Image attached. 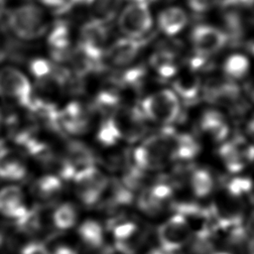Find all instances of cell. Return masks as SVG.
<instances>
[{"mask_svg":"<svg viewBox=\"0 0 254 254\" xmlns=\"http://www.w3.org/2000/svg\"><path fill=\"white\" fill-rule=\"evenodd\" d=\"M140 111L152 121L170 124L180 115V100L173 90L161 89L143 99Z\"/></svg>","mask_w":254,"mask_h":254,"instance_id":"4","label":"cell"},{"mask_svg":"<svg viewBox=\"0 0 254 254\" xmlns=\"http://www.w3.org/2000/svg\"><path fill=\"white\" fill-rule=\"evenodd\" d=\"M199 152V144L190 134L175 132L171 140L170 159L178 161H190Z\"/></svg>","mask_w":254,"mask_h":254,"instance_id":"20","label":"cell"},{"mask_svg":"<svg viewBox=\"0 0 254 254\" xmlns=\"http://www.w3.org/2000/svg\"><path fill=\"white\" fill-rule=\"evenodd\" d=\"M150 254H175V253H170V252H166V251H164V250H162V249H155V250H152L151 252H150Z\"/></svg>","mask_w":254,"mask_h":254,"instance_id":"40","label":"cell"},{"mask_svg":"<svg viewBox=\"0 0 254 254\" xmlns=\"http://www.w3.org/2000/svg\"><path fill=\"white\" fill-rule=\"evenodd\" d=\"M191 232L186 220L178 213L170 217L158 229V240L160 249L175 253L190 240Z\"/></svg>","mask_w":254,"mask_h":254,"instance_id":"7","label":"cell"},{"mask_svg":"<svg viewBox=\"0 0 254 254\" xmlns=\"http://www.w3.org/2000/svg\"><path fill=\"white\" fill-rule=\"evenodd\" d=\"M3 243H4V235H3L2 231L0 230V247L3 245Z\"/></svg>","mask_w":254,"mask_h":254,"instance_id":"41","label":"cell"},{"mask_svg":"<svg viewBox=\"0 0 254 254\" xmlns=\"http://www.w3.org/2000/svg\"><path fill=\"white\" fill-rule=\"evenodd\" d=\"M199 127L203 133L216 142L223 141L229 132L228 125L222 114L215 110H207L202 114Z\"/></svg>","mask_w":254,"mask_h":254,"instance_id":"21","label":"cell"},{"mask_svg":"<svg viewBox=\"0 0 254 254\" xmlns=\"http://www.w3.org/2000/svg\"><path fill=\"white\" fill-rule=\"evenodd\" d=\"M121 139V134L119 129L114 122L113 118L110 117L104 120L97 132V140L103 146H112L115 145Z\"/></svg>","mask_w":254,"mask_h":254,"instance_id":"31","label":"cell"},{"mask_svg":"<svg viewBox=\"0 0 254 254\" xmlns=\"http://www.w3.org/2000/svg\"><path fill=\"white\" fill-rule=\"evenodd\" d=\"M143 47L140 39L121 38L115 41L106 51V59L110 65L125 67L133 63Z\"/></svg>","mask_w":254,"mask_h":254,"instance_id":"11","label":"cell"},{"mask_svg":"<svg viewBox=\"0 0 254 254\" xmlns=\"http://www.w3.org/2000/svg\"><path fill=\"white\" fill-rule=\"evenodd\" d=\"M174 133L172 128L167 127L160 133L147 138L134 151L136 167L143 171H151L164 166L170 158L171 140Z\"/></svg>","mask_w":254,"mask_h":254,"instance_id":"3","label":"cell"},{"mask_svg":"<svg viewBox=\"0 0 254 254\" xmlns=\"http://www.w3.org/2000/svg\"><path fill=\"white\" fill-rule=\"evenodd\" d=\"M191 44L195 57L205 59L219 52L227 42V36L211 25H198L191 33Z\"/></svg>","mask_w":254,"mask_h":254,"instance_id":"10","label":"cell"},{"mask_svg":"<svg viewBox=\"0 0 254 254\" xmlns=\"http://www.w3.org/2000/svg\"><path fill=\"white\" fill-rule=\"evenodd\" d=\"M78 234L89 248H99L103 244V230L97 221L91 219L83 221L78 228Z\"/></svg>","mask_w":254,"mask_h":254,"instance_id":"27","label":"cell"},{"mask_svg":"<svg viewBox=\"0 0 254 254\" xmlns=\"http://www.w3.org/2000/svg\"><path fill=\"white\" fill-rule=\"evenodd\" d=\"M108 39L106 24L90 20L85 23L79 33L78 50L94 62H100Z\"/></svg>","mask_w":254,"mask_h":254,"instance_id":"8","label":"cell"},{"mask_svg":"<svg viewBox=\"0 0 254 254\" xmlns=\"http://www.w3.org/2000/svg\"><path fill=\"white\" fill-rule=\"evenodd\" d=\"M89 112L78 102H70L64 109L59 110V130L70 134H83L88 129Z\"/></svg>","mask_w":254,"mask_h":254,"instance_id":"13","label":"cell"},{"mask_svg":"<svg viewBox=\"0 0 254 254\" xmlns=\"http://www.w3.org/2000/svg\"><path fill=\"white\" fill-rule=\"evenodd\" d=\"M215 0H188L190 7L196 12H203L209 9Z\"/></svg>","mask_w":254,"mask_h":254,"instance_id":"35","label":"cell"},{"mask_svg":"<svg viewBox=\"0 0 254 254\" xmlns=\"http://www.w3.org/2000/svg\"><path fill=\"white\" fill-rule=\"evenodd\" d=\"M2 25L7 35L22 43L38 41L49 31V18L45 9L35 2L24 1L6 6Z\"/></svg>","mask_w":254,"mask_h":254,"instance_id":"1","label":"cell"},{"mask_svg":"<svg viewBox=\"0 0 254 254\" xmlns=\"http://www.w3.org/2000/svg\"><path fill=\"white\" fill-rule=\"evenodd\" d=\"M174 92L186 101H192L198 95L200 81L195 72L191 69L184 72H177L173 81Z\"/></svg>","mask_w":254,"mask_h":254,"instance_id":"22","label":"cell"},{"mask_svg":"<svg viewBox=\"0 0 254 254\" xmlns=\"http://www.w3.org/2000/svg\"><path fill=\"white\" fill-rule=\"evenodd\" d=\"M152 15L148 2L144 0L129 1L118 17V27L121 33L131 39H140L152 27Z\"/></svg>","mask_w":254,"mask_h":254,"instance_id":"5","label":"cell"},{"mask_svg":"<svg viewBox=\"0 0 254 254\" xmlns=\"http://www.w3.org/2000/svg\"><path fill=\"white\" fill-rule=\"evenodd\" d=\"M112 118L119 129L121 138L130 142L141 138L146 131L144 116L139 109L121 110L116 112Z\"/></svg>","mask_w":254,"mask_h":254,"instance_id":"14","label":"cell"},{"mask_svg":"<svg viewBox=\"0 0 254 254\" xmlns=\"http://www.w3.org/2000/svg\"><path fill=\"white\" fill-rule=\"evenodd\" d=\"M73 179L76 194L86 206L94 205L109 186L107 178L95 167L78 172Z\"/></svg>","mask_w":254,"mask_h":254,"instance_id":"6","label":"cell"},{"mask_svg":"<svg viewBox=\"0 0 254 254\" xmlns=\"http://www.w3.org/2000/svg\"><path fill=\"white\" fill-rule=\"evenodd\" d=\"M83 3L91 15V20L106 24L117 14L120 0H83Z\"/></svg>","mask_w":254,"mask_h":254,"instance_id":"23","label":"cell"},{"mask_svg":"<svg viewBox=\"0 0 254 254\" xmlns=\"http://www.w3.org/2000/svg\"><path fill=\"white\" fill-rule=\"evenodd\" d=\"M188 23L186 11L173 6L164 9L158 16V26L162 33L167 36H175L180 33Z\"/></svg>","mask_w":254,"mask_h":254,"instance_id":"19","label":"cell"},{"mask_svg":"<svg viewBox=\"0 0 254 254\" xmlns=\"http://www.w3.org/2000/svg\"><path fill=\"white\" fill-rule=\"evenodd\" d=\"M146 175L144 174V171L137 167H134L126 172V174L123 177L122 185L129 190L133 191L143 187Z\"/></svg>","mask_w":254,"mask_h":254,"instance_id":"32","label":"cell"},{"mask_svg":"<svg viewBox=\"0 0 254 254\" xmlns=\"http://www.w3.org/2000/svg\"><path fill=\"white\" fill-rule=\"evenodd\" d=\"M29 75L13 64H0V99L28 108L34 98Z\"/></svg>","mask_w":254,"mask_h":254,"instance_id":"2","label":"cell"},{"mask_svg":"<svg viewBox=\"0 0 254 254\" xmlns=\"http://www.w3.org/2000/svg\"><path fill=\"white\" fill-rule=\"evenodd\" d=\"M95 157L92 151L82 142L71 141L67 144L64 159L61 161L60 174L64 179H71L87 168L94 167Z\"/></svg>","mask_w":254,"mask_h":254,"instance_id":"9","label":"cell"},{"mask_svg":"<svg viewBox=\"0 0 254 254\" xmlns=\"http://www.w3.org/2000/svg\"><path fill=\"white\" fill-rule=\"evenodd\" d=\"M54 224L59 229H68L76 221L75 208L70 203H63L57 207L53 214Z\"/></svg>","mask_w":254,"mask_h":254,"instance_id":"30","label":"cell"},{"mask_svg":"<svg viewBox=\"0 0 254 254\" xmlns=\"http://www.w3.org/2000/svg\"><path fill=\"white\" fill-rule=\"evenodd\" d=\"M243 141L237 139L233 142H227L220 146L218 154L230 173H238L242 171L245 166V161L252 160V147L249 146L248 150L242 148Z\"/></svg>","mask_w":254,"mask_h":254,"instance_id":"16","label":"cell"},{"mask_svg":"<svg viewBox=\"0 0 254 254\" xmlns=\"http://www.w3.org/2000/svg\"><path fill=\"white\" fill-rule=\"evenodd\" d=\"M28 207L25 203L22 189L15 185H9L0 189V213L10 219L21 217Z\"/></svg>","mask_w":254,"mask_h":254,"instance_id":"15","label":"cell"},{"mask_svg":"<svg viewBox=\"0 0 254 254\" xmlns=\"http://www.w3.org/2000/svg\"><path fill=\"white\" fill-rule=\"evenodd\" d=\"M50 254H76V252L68 246L62 245V246L56 247Z\"/></svg>","mask_w":254,"mask_h":254,"instance_id":"38","label":"cell"},{"mask_svg":"<svg viewBox=\"0 0 254 254\" xmlns=\"http://www.w3.org/2000/svg\"><path fill=\"white\" fill-rule=\"evenodd\" d=\"M102 254H130V253H128L127 251H125V250H123V249H121V248H119L115 245L113 247L105 248L103 250Z\"/></svg>","mask_w":254,"mask_h":254,"instance_id":"39","label":"cell"},{"mask_svg":"<svg viewBox=\"0 0 254 254\" xmlns=\"http://www.w3.org/2000/svg\"><path fill=\"white\" fill-rule=\"evenodd\" d=\"M5 4H6V6H7V3H8V1H11V0H2Z\"/></svg>","mask_w":254,"mask_h":254,"instance_id":"42","label":"cell"},{"mask_svg":"<svg viewBox=\"0 0 254 254\" xmlns=\"http://www.w3.org/2000/svg\"><path fill=\"white\" fill-rule=\"evenodd\" d=\"M227 190L228 194L234 198L239 199L240 197L251 192V181L248 178L243 177L234 178L229 182Z\"/></svg>","mask_w":254,"mask_h":254,"instance_id":"33","label":"cell"},{"mask_svg":"<svg viewBox=\"0 0 254 254\" xmlns=\"http://www.w3.org/2000/svg\"><path fill=\"white\" fill-rule=\"evenodd\" d=\"M20 254H50V252L44 243L32 241L21 248Z\"/></svg>","mask_w":254,"mask_h":254,"instance_id":"34","label":"cell"},{"mask_svg":"<svg viewBox=\"0 0 254 254\" xmlns=\"http://www.w3.org/2000/svg\"><path fill=\"white\" fill-rule=\"evenodd\" d=\"M63 190L61 180L54 175H47L40 178L35 184L37 195L44 200H53L60 195Z\"/></svg>","mask_w":254,"mask_h":254,"instance_id":"26","label":"cell"},{"mask_svg":"<svg viewBox=\"0 0 254 254\" xmlns=\"http://www.w3.org/2000/svg\"><path fill=\"white\" fill-rule=\"evenodd\" d=\"M27 176V167L22 156L16 151L6 148L0 149V179L18 182Z\"/></svg>","mask_w":254,"mask_h":254,"instance_id":"17","label":"cell"},{"mask_svg":"<svg viewBox=\"0 0 254 254\" xmlns=\"http://www.w3.org/2000/svg\"><path fill=\"white\" fill-rule=\"evenodd\" d=\"M190 187L197 197L207 196L213 190V180L205 169H196L190 175Z\"/></svg>","mask_w":254,"mask_h":254,"instance_id":"28","label":"cell"},{"mask_svg":"<svg viewBox=\"0 0 254 254\" xmlns=\"http://www.w3.org/2000/svg\"><path fill=\"white\" fill-rule=\"evenodd\" d=\"M250 67L249 60L242 54L230 55L223 64V70L230 80H239L244 78Z\"/></svg>","mask_w":254,"mask_h":254,"instance_id":"25","label":"cell"},{"mask_svg":"<svg viewBox=\"0 0 254 254\" xmlns=\"http://www.w3.org/2000/svg\"><path fill=\"white\" fill-rule=\"evenodd\" d=\"M5 118H6V114L0 105V149L4 147V141H5L4 140V136H5V132H6Z\"/></svg>","mask_w":254,"mask_h":254,"instance_id":"37","label":"cell"},{"mask_svg":"<svg viewBox=\"0 0 254 254\" xmlns=\"http://www.w3.org/2000/svg\"><path fill=\"white\" fill-rule=\"evenodd\" d=\"M215 254H228V253H224V252H219V253H215Z\"/></svg>","mask_w":254,"mask_h":254,"instance_id":"43","label":"cell"},{"mask_svg":"<svg viewBox=\"0 0 254 254\" xmlns=\"http://www.w3.org/2000/svg\"><path fill=\"white\" fill-rule=\"evenodd\" d=\"M151 64L154 66L156 72L164 78H170L176 75L178 72L177 61L173 51L166 49L158 51L152 57Z\"/></svg>","mask_w":254,"mask_h":254,"instance_id":"24","label":"cell"},{"mask_svg":"<svg viewBox=\"0 0 254 254\" xmlns=\"http://www.w3.org/2000/svg\"><path fill=\"white\" fill-rule=\"evenodd\" d=\"M47 45L56 61H63L69 54L70 34L68 27L64 23L56 24L47 33Z\"/></svg>","mask_w":254,"mask_h":254,"instance_id":"18","label":"cell"},{"mask_svg":"<svg viewBox=\"0 0 254 254\" xmlns=\"http://www.w3.org/2000/svg\"><path fill=\"white\" fill-rule=\"evenodd\" d=\"M36 1H37V4H39L42 7L57 9L59 11L64 7V5L66 2V0H36Z\"/></svg>","mask_w":254,"mask_h":254,"instance_id":"36","label":"cell"},{"mask_svg":"<svg viewBox=\"0 0 254 254\" xmlns=\"http://www.w3.org/2000/svg\"><path fill=\"white\" fill-rule=\"evenodd\" d=\"M173 195V188L167 183H159L145 189L139 198L140 209L149 215L160 213Z\"/></svg>","mask_w":254,"mask_h":254,"instance_id":"12","label":"cell"},{"mask_svg":"<svg viewBox=\"0 0 254 254\" xmlns=\"http://www.w3.org/2000/svg\"><path fill=\"white\" fill-rule=\"evenodd\" d=\"M14 223L22 233L35 234L41 230L43 224L40 210L38 208H28L21 217L14 220Z\"/></svg>","mask_w":254,"mask_h":254,"instance_id":"29","label":"cell"}]
</instances>
